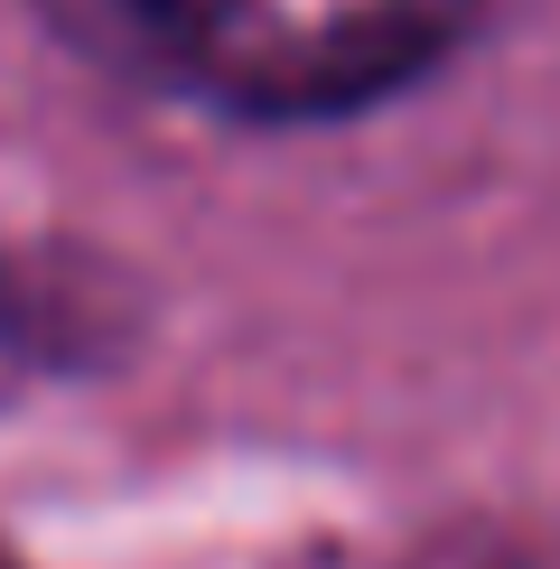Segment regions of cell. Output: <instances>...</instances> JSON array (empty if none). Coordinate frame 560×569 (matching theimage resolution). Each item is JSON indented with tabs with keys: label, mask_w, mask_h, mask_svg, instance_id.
<instances>
[{
	"label": "cell",
	"mask_w": 560,
	"mask_h": 569,
	"mask_svg": "<svg viewBox=\"0 0 560 569\" xmlns=\"http://www.w3.org/2000/svg\"><path fill=\"white\" fill-rule=\"evenodd\" d=\"M178 84L233 112L309 122L411 84L477 0H112Z\"/></svg>",
	"instance_id": "1"
}]
</instances>
